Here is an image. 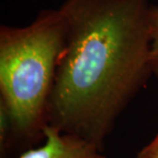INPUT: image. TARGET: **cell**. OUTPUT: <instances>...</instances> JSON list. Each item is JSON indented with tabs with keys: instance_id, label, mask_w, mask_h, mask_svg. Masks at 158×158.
<instances>
[{
	"instance_id": "6da1fadb",
	"label": "cell",
	"mask_w": 158,
	"mask_h": 158,
	"mask_svg": "<svg viewBox=\"0 0 158 158\" xmlns=\"http://www.w3.org/2000/svg\"><path fill=\"white\" fill-rule=\"evenodd\" d=\"M149 0H66L46 124L104 150L122 112L152 75Z\"/></svg>"
},
{
	"instance_id": "7a4b0ae2",
	"label": "cell",
	"mask_w": 158,
	"mask_h": 158,
	"mask_svg": "<svg viewBox=\"0 0 158 158\" xmlns=\"http://www.w3.org/2000/svg\"><path fill=\"white\" fill-rule=\"evenodd\" d=\"M65 42L66 23L60 8L40 11L26 27L0 28V108L19 137L43 139Z\"/></svg>"
},
{
	"instance_id": "3957f363",
	"label": "cell",
	"mask_w": 158,
	"mask_h": 158,
	"mask_svg": "<svg viewBox=\"0 0 158 158\" xmlns=\"http://www.w3.org/2000/svg\"><path fill=\"white\" fill-rule=\"evenodd\" d=\"M43 144L27 150L19 158H107L102 149L77 135L46 124Z\"/></svg>"
},
{
	"instance_id": "277c9868",
	"label": "cell",
	"mask_w": 158,
	"mask_h": 158,
	"mask_svg": "<svg viewBox=\"0 0 158 158\" xmlns=\"http://www.w3.org/2000/svg\"><path fill=\"white\" fill-rule=\"evenodd\" d=\"M150 21V63L152 75L158 81V4H151L149 12Z\"/></svg>"
},
{
	"instance_id": "5b68a950",
	"label": "cell",
	"mask_w": 158,
	"mask_h": 158,
	"mask_svg": "<svg viewBox=\"0 0 158 158\" xmlns=\"http://www.w3.org/2000/svg\"><path fill=\"white\" fill-rule=\"evenodd\" d=\"M135 158H158V132L146 146L142 148Z\"/></svg>"
}]
</instances>
